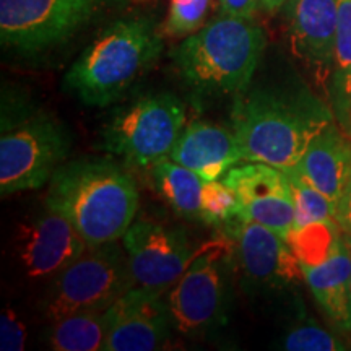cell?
Instances as JSON below:
<instances>
[{"instance_id":"6da1fadb","label":"cell","mask_w":351,"mask_h":351,"mask_svg":"<svg viewBox=\"0 0 351 351\" xmlns=\"http://www.w3.org/2000/svg\"><path fill=\"white\" fill-rule=\"evenodd\" d=\"M230 119L244 163L287 171L300 163L335 114L307 88L258 85L234 95Z\"/></svg>"},{"instance_id":"7c38bea8","label":"cell","mask_w":351,"mask_h":351,"mask_svg":"<svg viewBox=\"0 0 351 351\" xmlns=\"http://www.w3.org/2000/svg\"><path fill=\"white\" fill-rule=\"evenodd\" d=\"M223 181L238 197L239 218L270 228L289 241L295 231V202L283 169L245 161L228 171Z\"/></svg>"},{"instance_id":"3957f363","label":"cell","mask_w":351,"mask_h":351,"mask_svg":"<svg viewBox=\"0 0 351 351\" xmlns=\"http://www.w3.org/2000/svg\"><path fill=\"white\" fill-rule=\"evenodd\" d=\"M161 34L147 16L114 21L78 56L64 77V88L86 106L106 108L156 62Z\"/></svg>"},{"instance_id":"7402d4cb","label":"cell","mask_w":351,"mask_h":351,"mask_svg":"<svg viewBox=\"0 0 351 351\" xmlns=\"http://www.w3.org/2000/svg\"><path fill=\"white\" fill-rule=\"evenodd\" d=\"M285 173L288 174L293 202H295V231L313 223L335 221L337 207L328 197L306 182L295 171L287 169Z\"/></svg>"},{"instance_id":"8992f818","label":"cell","mask_w":351,"mask_h":351,"mask_svg":"<svg viewBox=\"0 0 351 351\" xmlns=\"http://www.w3.org/2000/svg\"><path fill=\"white\" fill-rule=\"evenodd\" d=\"M234 267V247L225 234L197 249L186 271L169 289L168 306L176 330L197 339L225 326Z\"/></svg>"},{"instance_id":"ffe728a7","label":"cell","mask_w":351,"mask_h":351,"mask_svg":"<svg viewBox=\"0 0 351 351\" xmlns=\"http://www.w3.org/2000/svg\"><path fill=\"white\" fill-rule=\"evenodd\" d=\"M330 96L335 121L351 135V0H337L335 62Z\"/></svg>"},{"instance_id":"277c9868","label":"cell","mask_w":351,"mask_h":351,"mask_svg":"<svg viewBox=\"0 0 351 351\" xmlns=\"http://www.w3.org/2000/svg\"><path fill=\"white\" fill-rule=\"evenodd\" d=\"M0 112V194L36 191L67 161L72 135L20 91L3 88Z\"/></svg>"},{"instance_id":"484cf974","label":"cell","mask_w":351,"mask_h":351,"mask_svg":"<svg viewBox=\"0 0 351 351\" xmlns=\"http://www.w3.org/2000/svg\"><path fill=\"white\" fill-rule=\"evenodd\" d=\"M26 326L21 322L15 311L5 307L0 315V350L21 351L26 343Z\"/></svg>"},{"instance_id":"4fadbf2b","label":"cell","mask_w":351,"mask_h":351,"mask_svg":"<svg viewBox=\"0 0 351 351\" xmlns=\"http://www.w3.org/2000/svg\"><path fill=\"white\" fill-rule=\"evenodd\" d=\"M174 328L168 300L134 287L109 307L104 351H155L165 348Z\"/></svg>"},{"instance_id":"83f0119b","label":"cell","mask_w":351,"mask_h":351,"mask_svg":"<svg viewBox=\"0 0 351 351\" xmlns=\"http://www.w3.org/2000/svg\"><path fill=\"white\" fill-rule=\"evenodd\" d=\"M335 221L340 226V230L345 232L346 238L351 241V178L348 184H346L339 204H337Z\"/></svg>"},{"instance_id":"d4e9b609","label":"cell","mask_w":351,"mask_h":351,"mask_svg":"<svg viewBox=\"0 0 351 351\" xmlns=\"http://www.w3.org/2000/svg\"><path fill=\"white\" fill-rule=\"evenodd\" d=\"M288 351H341L346 346L339 337L313 322H304L289 328L282 341Z\"/></svg>"},{"instance_id":"4316f807","label":"cell","mask_w":351,"mask_h":351,"mask_svg":"<svg viewBox=\"0 0 351 351\" xmlns=\"http://www.w3.org/2000/svg\"><path fill=\"white\" fill-rule=\"evenodd\" d=\"M261 0H219V13L232 19L252 20Z\"/></svg>"},{"instance_id":"f546056e","label":"cell","mask_w":351,"mask_h":351,"mask_svg":"<svg viewBox=\"0 0 351 351\" xmlns=\"http://www.w3.org/2000/svg\"><path fill=\"white\" fill-rule=\"evenodd\" d=\"M132 2H137V3H143V2H150V0H132Z\"/></svg>"},{"instance_id":"ba28073f","label":"cell","mask_w":351,"mask_h":351,"mask_svg":"<svg viewBox=\"0 0 351 351\" xmlns=\"http://www.w3.org/2000/svg\"><path fill=\"white\" fill-rule=\"evenodd\" d=\"M134 287L137 285L129 257L117 241L88 247L52 280L43 301V313L47 320L56 322L77 313L108 311Z\"/></svg>"},{"instance_id":"f1b7e54d","label":"cell","mask_w":351,"mask_h":351,"mask_svg":"<svg viewBox=\"0 0 351 351\" xmlns=\"http://www.w3.org/2000/svg\"><path fill=\"white\" fill-rule=\"evenodd\" d=\"M285 3H287V0H261V7L269 13H274L276 10H280V8H282Z\"/></svg>"},{"instance_id":"ac0fdd59","label":"cell","mask_w":351,"mask_h":351,"mask_svg":"<svg viewBox=\"0 0 351 351\" xmlns=\"http://www.w3.org/2000/svg\"><path fill=\"white\" fill-rule=\"evenodd\" d=\"M301 270L328 322L351 335V247L345 232L330 256L313 265H301Z\"/></svg>"},{"instance_id":"e0dca14e","label":"cell","mask_w":351,"mask_h":351,"mask_svg":"<svg viewBox=\"0 0 351 351\" xmlns=\"http://www.w3.org/2000/svg\"><path fill=\"white\" fill-rule=\"evenodd\" d=\"M291 171L328 197L337 207L351 178V135L339 122L332 121L311 142Z\"/></svg>"},{"instance_id":"d6986e66","label":"cell","mask_w":351,"mask_h":351,"mask_svg":"<svg viewBox=\"0 0 351 351\" xmlns=\"http://www.w3.org/2000/svg\"><path fill=\"white\" fill-rule=\"evenodd\" d=\"M153 182L161 197L179 217L202 221V192L205 181L194 171L176 163L169 156L152 166Z\"/></svg>"},{"instance_id":"5bb4252c","label":"cell","mask_w":351,"mask_h":351,"mask_svg":"<svg viewBox=\"0 0 351 351\" xmlns=\"http://www.w3.org/2000/svg\"><path fill=\"white\" fill-rule=\"evenodd\" d=\"M88 249L64 215L47 208L26 219L19 230L16 252L25 275L29 278L54 280Z\"/></svg>"},{"instance_id":"52a82bcc","label":"cell","mask_w":351,"mask_h":351,"mask_svg":"<svg viewBox=\"0 0 351 351\" xmlns=\"http://www.w3.org/2000/svg\"><path fill=\"white\" fill-rule=\"evenodd\" d=\"M186 127V106L168 91L140 96L103 129V148L132 168H152L169 156Z\"/></svg>"},{"instance_id":"2e32d148","label":"cell","mask_w":351,"mask_h":351,"mask_svg":"<svg viewBox=\"0 0 351 351\" xmlns=\"http://www.w3.org/2000/svg\"><path fill=\"white\" fill-rule=\"evenodd\" d=\"M169 158L194 171L205 182L219 181L244 161L232 130L207 121H194L184 127Z\"/></svg>"},{"instance_id":"30bf717a","label":"cell","mask_w":351,"mask_h":351,"mask_svg":"<svg viewBox=\"0 0 351 351\" xmlns=\"http://www.w3.org/2000/svg\"><path fill=\"white\" fill-rule=\"evenodd\" d=\"M122 241L135 285L160 295L178 283L197 251L186 231L150 219L132 223Z\"/></svg>"},{"instance_id":"603a6c76","label":"cell","mask_w":351,"mask_h":351,"mask_svg":"<svg viewBox=\"0 0 351 351\" xmlns=\"http://www.w3.org/2000/svg\"><path fill=\"white\" fill-rule=\"evenodd\" d=\"M210 0H169L168 15L160 33L166 38H187L204 25Z\"/></svg>"},{"instance_id":"5b68a950","label":"cell","mask_w":351,"mask_h":351,"mask_svg":"<svg viewBox=\"0 0 351 351\" xmlns=\"http://www.w3.org/2000/svg\"><path fill=\"white\" fill-rule=\"evenodd\" d=\"M265 44V34L252 20L221 15L184 39L173 60L195 95L234 96L251 86Z\"/></svg>"},{"instance_id":"4dcf8cb0","label":"cell","mask_w":351,"mask_h":351,"mask_svg":"<svg viewBox=\"0 0 351 351\" xmlns=\"http://www.w3.org/2000/svg\"><path fill=\"white\" fill-rule=\"evenodd\" d=\"M348 243H350V247H351V241L350 239H348Z\"/></svg>"},{"instance_id":"9c48e42d","label":"cell","mask_w":351,"mask_h":351,"mask_svg":"<svg viewBox=\"0 0 351 351\" xmlns=\"http://www.w3.org/2000/svg\"><path fill=\"white\" fill-rule=\"evenodd\" d=\"M127 0H0L3 49L34 56L62 46L106 8Z\"/></svg>"},{"instance_id":"44dd1931","label":"cell","mask_w":351,"mask_h":351,"mask_svg":"<svg viewBox=\"0 0 351 351\" xmlns=\"http://www.w3.org/2000/svg\"><path fill=\"white\" fill-rule=\"evenodd\" d=\"M108 330L109 309L77 313L52 322L47 343L56 351L103 350Z\"/></svg>"},{"instance_id":"9a60e30c","label":"cell","mask_w":351,"mask_h":351,"mask_svg":"<svg viewBox=\"0 0 351 351\" xmlns=\"http://www.w3.org/2000/svg\"><path fill=\"white\" fill-rule=\"evenodd\" d=\"M283 7L293 54L326 83L335 62L337 0H287Z\"/></svg>"},{"instance_id":"7a4b0ae2","label":"cell","mask_w":351,"mask_h":351,"mask_svg":"<svg viewBox=\"0 0 351 351\" xmlns=\"http://www.w3.org/2000/svg\"><path fill=\"white\" fill-rule=\"evenodd\" d=\"M46 207L64 215L88 247L124 238L138 208L132 176L106 158H80L52 176Z\"/></svg>"},{"instance_id":"8fae6325","label":"cell","mask_w":351,"mask_h":351,"mask_svg":"<svg viewBox=\"0 0 351 351\" xmlns=\"http://www.w3.org/2000/svg\"><path fill=\"white\" fill-rule=\"evenodd\" d=\"M221 228L234 247L236 267L254 289H285L302 276L295 249L278 232L239 217Z\"/></svg>"},{"instance_id":"cb8c5ba5","label":"cell","mask_w":351,"mask_h":351,"mask_svg":"<svg viewBox=\"0 0 351 351\" xmlns=\"http://www.w3.org/2000/svg\"><path fill=\"white\" fill-rule=\"evenodd\" d=\"M239 217V202L223 179L205 182L202 192V221L210 226H225Z\"/></svg>"}]
</instances>
